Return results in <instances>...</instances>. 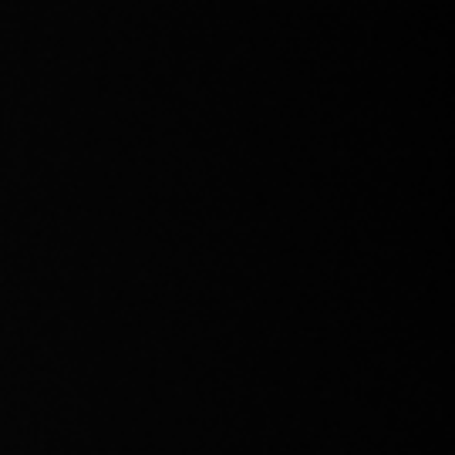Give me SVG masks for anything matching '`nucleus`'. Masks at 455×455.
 I'll return each mask as SVG.
<instances>
[]
</instances>
